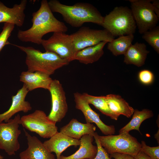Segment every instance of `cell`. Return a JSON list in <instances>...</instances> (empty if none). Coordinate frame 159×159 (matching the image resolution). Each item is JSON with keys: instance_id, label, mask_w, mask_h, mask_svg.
<instances>
[{"instance_id": "7c38bea8", "label": "cell", "mask_w": 159, "mask_h": 159, "mask_svg": "<svg viewBox=\"0 0 159 159\" xmlns=\"http://www.w3.org/2000/svg\"><path fill=\"white\" fill-rule=\"evenodd\" d=\"M75 107L83 113L87 123H94L97 125L102 133L106 135H113L115 129L114 125H108L101 120L100 115L91 108L82 94L78 92L74 93Z\"/></svg>"}, {"instance_id": "e575fe53", "label": "cell", "mask_w": 159, "mask_h": 159, "mask_svg": "<svg viewBox=\"0 0 159 159\" xmlns=\"http://www.w3.org/2000/svg\"><path fill=\"white\" fill-rule=\"evenodd\" d=\"M4 157L0 154V159H4Z\"/></svg>"}, {"instance_id": "4dcf8cb0", "label": "cell", "mask_w": 159, "mask_h": 159, "mask_svg": "<svg viewBox=\"0 0 159 159\" xmlns=\"http://www.w3.org/2000/svg\"><path fill=\"white\" fill-rule=\"evenodd\" d=\"M110 158L114 159H135L134 157L129 155L118 153H114L110 154Z\"/></svg>"}, {"instance_id": "e0dca14e", "label": "cell", "mask_w": 159, "mask_h": 159, "mask_svg": "<svg viewBox=\"0 0 159 159\" xmlns=\"http://www.w3.org/2000/svg\"><path fill=\"white\" fill-rule=\"evenodd\" d=\"M52 80L49 75L39 72L24 71L20 76V81L29 91L38 88L48 90Z\"/></svg>"}, {"instance_id": "5bb4252c", "label": "cell", "mask_w": 159, "mask_h": 159, "mask_svg": "<svg viewBox=\"0 0 159 159\" xmlns=\"http://www.w3.org/2000/svg\"><path fill=\"white\" fill-rule=\"evenodd\" d=\"M27 1L22 0L19 4H15L11 8L5 6L0 1V23H8L21 27L24 22V11Z\"/></svg>"}, {"instance_id": "ba28073f", "label": "cell", "mask_w": 159, "mask_h": 159, "mask_svg": "<svg viewBox=\"0 0 159 159\" xmlns=\"http://www.w3.org/2000/svg\"><path fill=\"white\" fill-rule=\"evenodd\" d=\"M41 44L46 52L54 53L69 62L73 60L76 53L71 34L62 32L53 33L48 39H43Z\"/></svg>"}, {"instance_id": "f1b7e54d", "label": "cell", "mask_w": 159, "mask_h": 159, "mask_svg": "<svg viewBox=\"0 0 159 159\" xmlns=\"http://www.w3.org/2000/svg\"><path fill=\"white\" fill-rule=\"evenodd\" d=\"M138 78L141 83L144 85H149L153 83L154 77L151 71L147 69H143L139 72Z\"/></svg>"}, {"instance_id": "44dd1931", "label": "cell", "mask_w": 159, "mask_h": 159, "mask_svg": "<svg viewBox=\"0 0 159 159\" xmlns=\"http://www.w3.org/2000/svg\"><path fill=\"white\" fill-rule=\"evenodd\" d=\"M108 42L103 41L95 45L85 48L77 52L73 60L85 64H92L98 61L104 53L103 48Z\"/></svg>"}, {"instance_id": "3957f363", "label": "cell", "mask_w": 159, "mask_h": 159, "mask_svg": "<svg viewBox=\"0 0 159 159\" xmlns=\"http://www.w3.org/2000/svg\"><path fill=\"white\" fill-rule=\"evenodd\" d=\"M12 45L26 54L25 63L30 72H39L50 76L69 62L52 52H42L32 47Z\"/></svg>"}, {"instance_id": "8fae6325", "label": "cell", "mask_w": 159, "mask_h": 159, "mask_svg": "<svg viewBox=\"0 0 159 159\" xmlns=\"http://www.w3.org/2000/svg\"><path fill=\"white\" fill-rule=\"evenodd\" d=\"M48 90L51 95L52 108L47 117L56 123L61 121L68 111L65 93L61 84L56 79L52 80Z\"/></svg>"}, {"instance_id": "277c9868", "label": "cell", "mask_w": 159, "mask_h": 159, "mask_svg": "<svg viewBox=\"0 0 159 159\" xmlns=\"http://www.w3.org/2000/svg\"><path fill=\"white\" fill-rule=\"evenodd\" d=\"M101 26L114 37L133 34L137 26L130 9L116 6L104 17Z\"/></svg>"}, {"instance_id": "d6a6232c", "label": "cell", "mask_w": 159, "mask_h": 159, "mask_svg": "<svg viewBox=\"0 0 159 159\" xmlns=\"http://www.w3.org/2000/svg\"><path fill=\"white\" fill-rule=\"evenodd\" d=\"M134 158L135 159H151L141 150L134 157Z\"/></svg>"}, {"instance_id": "7a4b0ae2", "label": "cell", "mask_w": 159, "mask_h": 159, "mask_svg": "<svg viewBox=\"0 0 159 159\" xmlns=\"http://www.w3.org/2000/svg\"><path fill=\"white\" fill-rule=\"evenodd\" d=\"M48 4L52 12L61 14L64 20L74 27H80L86 22L101 26L103 21L104 17L89 3L80 2L70 6L61 4L57 0H51Z\"/></svg>"}, {"instance_id": "d6986e66", "label": "cell", "mask_w": 159, "mask_h": 159, "mask_svg": "<svg viewBox=\"0 0 159 159\" xmlns=\"http://www.w3.org/2000/svg\"><path fill=\"white\" fill-rule=\"evenodd\" d=\"M96 130V127L93 124L83 123L73 118L68 124L60 128V132L72 138L80 139L84 135H93Z\"/></svg>"}, {"instance_id": "f546056e", "label": "cell", "mask_w": 159, "mask_h": 159, "mask_svg": "<svg viewBox=\"0 0 159 159\" xmlns=\"http://www.w3.org/2000/svg\"><path fill=\"white\" fill-rule=\"evenodd\" d=\"M97 132L93 134V137L97 147V152L95 157L93 159H111L109 154L103 148L98 138Z\"/></svg>"}, {"instance_id": "8992f818", "label": "cell", "mask_w": 159, "mask_h": 159, "mask_svg": "<svg viewBox=\"0 0 159 159\" xmlns=\"http://www.w3.org/2000/svg\"><path fill=\"white\" fill-rule=\"evenodd\" d=\"M19 123L25 128L44 138H50L58 132L56 123L50 120L45 112L40 110L22 116Z\"/></svg>"}, {"instance_id": "9a60e30c", "label": "cell", "mask_w": 159, "mask_h": 159, "mask_svg": "<svg viewBox=\"0 0 159 159\" xmlns=\"http://www.w3.org/2000/svg\"><path fill=\"white\" fill-rule=\"evenodd\" d=\"M29 92L26 86L24 84L16 95L12 96V103L10 108L6 112L0 114V122H7L19 112L22 111L26 113L32 110L30 103L25 100Z\"/></svg>"}, {"instance_id": "6da1fadb", "label": "cell", "mask_w": 159, "mask_h": 159, "mask_svg": "<svg viewBox=\"0 0 159 159\" xmlns=\"http://www.w3.org/2000/svg\"><path fill=\"white\" fill-rule=\"evenodd\" d=\"M32 26L24 31L19 30L17 37L21 41L41 44L43 36L53 32L65 33L68 28L62 22L57 19L50 9L47 0H42L39 9L32 14Z\"/></svg>"}, {"instance_id": "1f68e13d", "label": "cell", "mask_w": 159, "mask_h": 159, "mask_svg": "<svg viewBox=\"0 0 159 159\" xmlns=\"http://www.w3.org/2000/svg\"><path fill=\"white\" fill-rule=\"evenodd\" d=\"M151 2L155 13L159 18V0H151Z\"/></svg>"}, {"instance_id": "ffe728a7", "label": "cell", "mask_w": 159, "mask_h": 159, "mask_svg": "<svg viewBox=\"0 0 159 159\" xmlns=\"http://www.w3.org/2000/svg\"><path fill=\"white\" fill-rule=\"evenodd\" d=\"M149 52L145 43L136 42L132 44L124 54V62L126 64L141 67L144 64Z\"/></svg>"}, {"instance_id": "9c48e42d", "label": "cell", "mask_w": 159, "mask_h": 159, "mask_svg": "<svg viewBox=\"0 0 159 159\" xmlns=\"http://www.w3.org/2000/svg\"><path fill=\"white\" fill-rule=\"evenodd\" d=\"M20 118L18 114L7 122H0V150L9 156L15 155L20 148L18 138L21 133L19 129Z\"/></svg>"}, {"instance_id": "ac0fdd59", "label": "cell", "mask_w": 159, "mask_h": 159, "mask_svg": "<svg viewBox=\"0 0 159 159\" xmlns=\"http://www.w3.org/2000/svg\"><path fill=\"white\" fill-rule=\"evenodd\" d=\"M93 134H86L80 139L78 150L72 155L65 156L61 155L59 159H93L96 156L97 147L93 145Z\"/></svg>"}, {"instance_id": "30bf717a", "label": "cell", "mask_w": 159, "mask_h": 159, "mask_svg": "<svg viewBox=\"0 0 159 159\" xmlns=\"http://www.w3.org/2000/svg\"><path fill=\"white\" fill-rule=\"evenodd\" d=\"M76 53L85 48L97 45L101 42H111L115 37L108 31L83 26L71 34Z\"/></svg>"}, {"instance_id": "603a6c76", "label": "cell", "mask_w": 159, "mask_h": 159, "mask_svg": "<svg viewBox=\"0 0 159 159\" xmlns=\"http://www.w3.org/2000/svg\"><path fill=\"white\" fill-rule=\"evenodd\" d=\"M132 118L130 121L125 126L120 129L119 134L129 132L132 130H138L140 133L139 128L142 123L145 120L152 117L153 113L152 111L147 109L139 111L134 110Z\"/></svg>"}, {"instance_id": "d4e9b609", "label": "cell", "mask_w": 159, "mask_h": 159, "mask_svg": "<svg viewBox=\"0 0 159 159\" xmlns=\"http://www.w3.org/2000/svg\"><path fill=\"white\" fill-rule=\"evenodd\" d=\"M85 99L90 104H92L102 113L111 119L117 120L119 117L110 109L105 99V96H95L87 93L82 94Z\"/></svg>"}, {"instance_id": "4fadbf2b", "label": "cell", "mask_w": 159, "mask_h": 159, "mask_svg": "<svg viewBox=\"0 0 159 159\" xmlns=\"http://www.w3.org/2000/svg\"><path fill=\"white\" fill-rule=\"evenodd\" d=\"M28 147L19 153L20 159H56L54 155L45 148L35 136H32L24 128Z\"/></svg>"}, {"instance_id": "cb8c5ba5", "label": "cell", "mask_w": 159, "mask_h": 159, "mask_svg": "<svg viewBox=\"0 0 159 159\" xmlns=\"http://www.w3.org/2000/svg\"><path fill=\"white\" fill-rule=\"evenodd\" d=\"M133 34L122 36L108 42L107 48L114 56L124 54L132 44Z\"/></svg>"}, {"instance_id": "5b68a950", "label": "cell", "mask_w": 159, "mask_h": 159, "mask_svg": "<svg viewBox=\"0 0 159 159\" xmlns=\"http://www.w3.org/2000/svg\"><path fill=\"white\" fill-rule=\"evenodd\" d=\"M97 136L100 144L109 154L118 153L135 157L141 150V143L128 132L117 135L97 134Z\"/></svg>"}, {"instance_id": "2e32d148", "label": "cell", "mask_w": 159, "mask_h": 159, "mask_svg": "<svg viewBox=\"0 0 159 159\" xmlns=\"http://www.w3.org/2000/svg\"><path fill=\"white\" fill-rule=\"evenodd\" d=\"M80 139L71 138L60 132H57L43 144L50 152L54 153L57 159H59L61 154L68 147L80 145Z\"/></svg>"}, {"instance_id": "7402d4cb", "label": "cell", "mask_w": 159, "mask_h": 159, "mask_svg": "<svg viewBox=\"0 0 159 159\" xmlns=\"http://www.w3.org/2000/svg\"><path fill=\"white\" fill-rule=\"evenodd\" d=\"M105 99L110 110L116 115L127 118L132 115L134 109L120 95L110 94L105 96Z\"/></svg>"}, {"instance_id": "836d02e7", "label": "cell", "mask_w": 159, "mask_h": 159, "mask_svg": "<svg viewBox=\"0 0 159 159\" xmlns=\"http://www.w3.org/2000/svg\"><path fill=\"white\" fill-rule=\"evenodd\" d=\"M159 130H158V131L157 132V133L155 134L154 137H155V138L157 140L158 142V143L159 144Z\"/></svg>"}, {"instance_id": "52a82bcc", "label": "cell", "mask_w": 159, "mask_h": 159, "mask_svg": "<svg viewBox=\"0 0 159 159\" xmlns=\"http://www.w3.org/2000/svg\"><path fill=\"white\" fill-rule=\"evenodd\" d=\"M131 10L139 32H145L156 26L159 19L155 13L151 0H130Z\"/></svg>"}, {"instance_id": "484cf974", "label": "cell", "mask_w": 159, "mask_h": 159, "mask_svg": "<svg viewBox=\"0 0 159 159\" xmlns=\"http://www.w3.org/2000/svg\"><path fill=\"white\" fill-rule=\"evenodd\" d=\"M142 38L158 54L159 53V26H156L145 32Z\"/></svg>"}, {"instance_id": "83f0119b", "label": "cell", "mask_w": 159, "mask_h": 159, "mask_svg": "<svg viewBox=\"0 0 159 159\" xmlns=\"http://www.w3.org/2000/svg\"><path fill=\"white\" fill-rule=\"evenodd\" d=\"M141 150L151 159H159V146L151 147L143 140L141 142Z\"/></svg>"}, {"instance_id": "4316f807", "label": "cell", "mask_w": 159, "mask_h": 159, "mask_svg": "<svg viewBox=\"0 0 159 159\" xmlns=\"http://www.w3.org/2000/svg\"><path fill=\"white\" fill-rule=\"evenodd\" d=\"M15 25L10 23H4L2 30L0 34V52L6 44H11L8 41L13 30Z\"/></svg>"}]
</instances>
